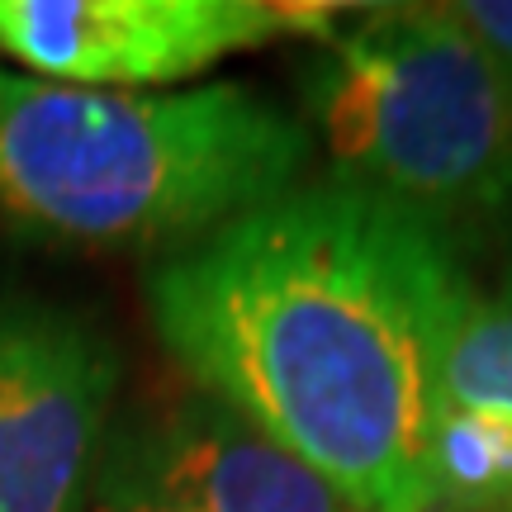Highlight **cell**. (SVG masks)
<instances>
[{"instance_id": "cell-8", "label": "cell", "mask_w": 512, "mask_h": 512, "mask_svg": "<svg viewBox=\"0 0 512 512\" xmlns=\"http://www.w3.org/2000/svg\"><path fill=\"white\" fill-rule=\"evenodd\" d=\"M451 408H508L512 413V280L498 299H470L441 366Z\"/></svg>"}, {"instance_id": "cell-10", "label": "cell", "mask_w": 512, "mask_h": 512, "mask_svg": "<svg viewBox=\"0 0 512 512\" xmlns=\"http://www.w3.org/2000/svg\"><path fill=\"white\" fill-rule=\"evenodd\" d=\"M95 512H147V508H119V503H95Z\"/></svg>"}, {"instance_id": "cell-9", "label": "cell", "mask_w": 512, "mask_h": 512, "mask_svg": "<svg viewBox=\"0 0 512 512\" xmlns=\"http://www.w3.org/2000/svg\"><path fill=\"white\" fill-rule=\"evenodd\" d=\"M451 15H456L503 67H512V0H465V5H451Z\"/></svg>"}, {"instance_id": "cell-3", "label": "cell", "mask_w": 512, "mask_h": 512, "mask_svg": "<svg viewBox=\"0 0 512 512\" xmlns=\"http://www.w3.org/2000/svg\"><path fill=\"white\" fill-rule=\"evenodd\" d=\"M304 100L337 176L451 219L512 204V67L451 5L370 10L313 57Z\"/></svg>"}, {"instance_id": "cell-11", "label": "cell", "mask_w": 512, "mask_h": 512, "mask_svg": "<svg viewBox=\"0 0 512 512\" xmlns=\"http://www.w3.org/2000/svg\"><path fill=\"white\" fill-rule=\"evenodd\" d=\"M494 512H512V503H508V508H494Z\"/></svg>"}, {"instance_id": "cell-7", "label": "cell", "mask_w": 512, "mask_h": 512, "mask_svg": "<svg viewBox=\"0 0 512 512\" xmlns=\"http://www.w3.org/2000/svg\"><path fill=\"white\" fill-rule=\"evenodd\" d=\"M432 508L494 512L512 503V413L508 408H441L427 451Z\"/></svg>"}, {"instance_id": "cell-6", "label": "cell", "mask_w": 512, "mask_h": 512, "mask_svg": "<svg viewBox=\"0 0 512 512\" xmlns=\"http://www.w3.org/2000/svg\"><path fill=\"white\" fill-rule=\"evenodd\" d=\"M95 484V503L147 512H361L209 394H190L105 437Z\"/></svg>"}, {"instance_id": "cell-1", "label": "cell", "mask_w": 512, "mask_h": 512, "mask_svg": "<svg viewBox=\"0 0 512 512\" xmlns=\"http://www.w3.org/2000/svg\"><path fill=\"white\" fill-rule=\"evenodd\" d=\"M470 299L446 228L342 176L285 190L147 275L185 375L361 512H432L441 366Z\"/></svg>"}, {"instance_id": "cell-4", "label": "cell", "mask_w": 512, "mask_h": 512, "mask_svg": "<svg viewBox=\"0 0 512 512\" xmlns=\"http://www.w3.org/2000/svg\"><path fill=\"white\" fill-rule=\"evenodd\" d=\"M332 5L275 0H0V53L62 86H166L285 34H332Z\"/></svg>"}, {"instance_id": "cell-5", "label": "cell", "mask_w": 512, "mask_h": 512, "mask_svg": "<svg viewBox=\"0 0 512 512\" xmlns=\"http://www.w3.org/2000/svg\"><path fill=\"white\" fill-rule=\"evenodd\" d=\"M119 389L110 337L24 294H0V512H81Z\"/></svg>"}, {"instance_id": "cell-2", "label": "cell", "mask_w": 512, "mask_h": 512, "mask_svg": "<svg viewBox=\"0 0 512 512\" xmlns=\"http://www.w3.org/2000/svg\"><path fill=\"white\" fill-rule=\"evenodd\" d=\"M309 133L247 86L91 91L0 67V228L128 252L200 242L280 200Z\"/></svg>"}]
</instances>
